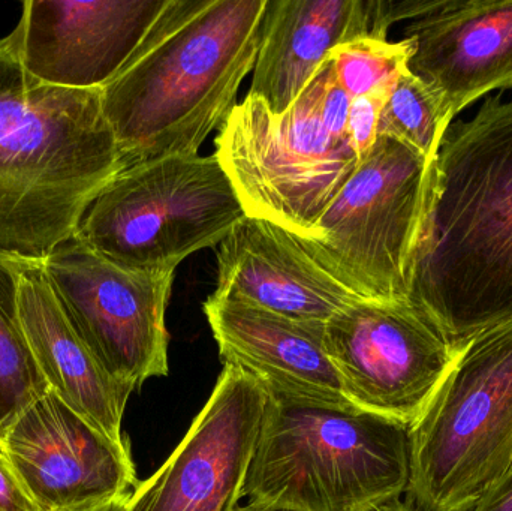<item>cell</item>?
Here are the masks:
<instances>
[{
	"mask_svg": "<svg viewBox=\"0 0 512 511\" xmlns=\"http://www.w3.org/2000/svg\"><path fill=\"white\" fill-rule=\"evenodd\" d=\"M167 5L168 0H30L3 42L42 83L102 90Z\"/></svg>",
	"mask_w": 512,
	"mask_h": 511,
	"instance_id": "cell-13",
	"label": "cell"
},
{
	"mask_svg": "<svg viewBox=\"0 0 512 511\" xmlns=\"http://www.w3.org/2000/svg\"><path fill=\"white\" fill-rule=\"evenodd\" d=\"M132 492L128 494L117 495V497L108 498L104 501H96V503L84 504V506L72 507L62 511H126L129 498Z\"/></svg>",
	"mask_w": 512,
	"mask_h": 511,
	"instance_id": "cell-25",
	"label": "cell"
},
{
	"mask_svg": "<svg viewBox=\"0 0 512 511\" xmlns=\"http://www.w3.org/2000/svg\"><path fill=\"white\" fill-rule=\"evenodd\" d=\"M17 300L24 336L48 389L114 443H128L123 414L137 387L113 377L81 341L57 303L42 263L21 273Z\"/></svg>",
	"mask_w": 512,
	"mask_h": 511,
	"instance_id": "cell-17",
	"label": "cell"
},
{
	"mask_svg": "<svg viewBox=\"0 0 512 511\" xmlns=\"http://www.w3.org/2000/svg\"><path fill=\"white\" fill-rule=\"evenodd\" d=\"M0 449L41 511L108 500L140 483L129 443H114L51 390L18 414Z\"/></svg>",
	"mask_w": 512,
	"mask_h": 511,
	"instance_id": "cell-12",
	"label": "cell"
},
{
	"mask_svg": "<svg viewBox=\"0 0 512 511\" xmlns=\"http://www.w3.org/2000/svg\"><path fill=\"white\" fill-rule=\"evenodd\" d=\"M409 479L408 426L268 396L242 495L264 511H369L406 495Z\"/></svg>",
	"mask_w": 512,
	"mask_h": 511,
	"instance_id": "cell-4",
	"label": "cell"
},
{
	"mask_svg": "<svg viewBox=\"0 0 512 511\" xmlns=\"http://www.w3.org/2000/svg\"><path fill=\"white\" fill-rule=\"evenodd\" d=\"M42 267L66 320L113 377L140 389L168 375L165 312L174 273L122 266L75 237Z\"/></svg>",
	"mask_w": 512,
	"mask_h": 511,
	"instance_id": "cell-10",
	"label": "cell"
},
{
	"mask_svg": "<svg viewBox=\"0 0 512 511\" xmlns=\"http://www.w3.org/2000/svg\"><path fill=\"white\" fill-rule=\"evenodd\" d=\"M237 511H264V510L255 509V507H251V506H245V507H239V509H237Z\"/></svg>",
	"mask_w": 512,
	"mask_h": 511,
	"instance_id": "cell-27",
	"label": "cell"
},
{
	"mask_svg": "<svg viewBox=\"0 0 512 511\" xmlns=\"http://www.w3.org/2000/svg\"><path fill=\"white\" fill-rule=\"evenodd\" d=\"M246 216L215 155L168 156L123 167L93 198L75 239L122 266L174 273Z\"/></svg>",
	"mask_w": 512,
	"mask_h": 511,
	"instance_id": "cell-6",
	"label": "cell"
},
{
	"mask_svg": "<svg viewBox=\"0 0 512 511\" xmlns=\"http://www.w3.org/2000/svg\"><path fill=\"white\" fill-rule=\"evenodd\" d=\"M325 342L346 399L408 428L466 345L448 338L408 299L351 303L325 324Z\"/></svg>",
	"mask_w": 512,
	"mask_h": 511,
	"instance_id": "cell-9",
	"label": "cell"
},
{
	"mask_svg": "<svg viewBox=\"0 0 512 511\" xmlns=\"http://www.w3.org/2000/svg\"><path fill=\"white\" fill-rule=\"evenodd\" d=\"M403 39L406 68L444 96L454 119L487 93L512 89V0H444Z\"/></svg>",
	"mask_w": 512,
	"mask_h": 511,
	"instance_id": "cell-16",
	"label": "cell"
},
{
	"mask_svg": "<svg viewBox=\"0 0 512 511\" xmlns=\"http://www.w3.org/2000/svg\"><path fill=\"white\" fill-rule=\"evenodd\" d=\"M123 167L101 90L36 80L0 39V251L44 263Z\"/></svg>",
	"mask_w": 512,
	"mask_h": 511,
	"instance_id": "cell-3",
	"label": "cell"
},
{
	"mask_svg": "<svg viewBox=\"0 0 512 511\" xmlns=\"http://www.w3.org/2000/svg\"><path fill=\"white\" fill-rule=\"evenodd\" d=\"M319 90L316 72L282 116L248 95L215 138V156L248 216L304 240L360 164L349 141L333 137L322 123Z\"/></svg>",
	"mask_w": 512,
	"mask_h": 511,
	"instance_id": "cell-7",
	"label": "cell"
},
{
	"mask_svg": "<svg viewBox=\"0 0 512 511\" xmlns=\"http://www.w3.org/2000/svg\"><path fill=\"white\" fill-rule=\"evenodd\" d=\"M453 122L444 96L406 69L382 108L379 135L397 138L433 161Z\"/></svg>",
	"mask_w": 512,
	"mask_h": 511,
	"instance_id": "cell-20",
	"label": "cell"
},
{
	"mask_svg": "<svg viewBox=\"0 0 512 511\" xmlns=\"http://www.w3.org/2000/svg\"><path fill=\"white\" fill-rule=\"evenodd\" d=\"M203 309L224 365L251 375L271 398L354 407L328 356L324 323L292 320L216 294Z\"/></svg>",
	"mask_w": 512,
	"mask_h": 511,
	"instance_id": "cell-14",
	"label": "cell"
},
{
	"mask_svg": "<svg viewBox=\"0 0 512 511\" xmlns=\"http://www.w3.org/2000/svg\"><path fill=\"white\" fill-rule=\"evenodd\" d=\"M267 0H168L101 90L123 165L198 155L254 71Z\"/></svg>",
	"mask_w": 512,
	"mask_h": 511,
	"instance_id": "cell-2",
	"label": "cell"
},
{
	"mask_svg": "<svg viewBox=\"0 0 512 511\" xmlns=\"http://www.w3.org/2000/svg\"><path fill=\"white\" fill-rule=\"evenodd\" d=\"M469 511H512V471Z\"/></svg>",
	"mask_w": 512,
	"mask_h": 511,
	"instance_id": "cell-24",
	"label": "cell"
},
{
	"mask_svg": "<svg viewBox=\"0 0 512 511\" xmlns=\"http://www.w3.org/2000/svg\"><path fill=\"white\" fill-rule=\"evenodd\" d=\"M39 261L0 251V440L18 414L48 392L18 314V282Z\"/></svg>",
	"mask_w": 512,
	"mask_h": 511,
	"instance_id": "cell-19",
	"label": "cell"
},
{
	"mask_svg": "<svg viewBox=\"0 0 512 511\" xmlns=\"http://www.w3.org/2000/svg\"><path fill=\"white\" fill-rule=\"evenodd\" d=\"M267 401L261 383L225 365L182 443L138 483L126 511H237Z\"/></svg>",
	"mask_w": 512,
	"mask_h": 511,
	"instance_id": "cell-11",
	"label": "cell"
},
{
	"mask_svg": "<svg viewBox=\"0 0 512 511\" xmlns=\"http://www.w3.org/2000/svg\"><path fill=\"white\" fill-rule=\"evenodd\" d=\"M216 296L251 303L292 320L327 324L357 302L297 234L246 216L218 252Z\"/></svg>",
	"mask_w": 512,
	"mask_h": 511,
	"instance_id": "cell-15",
	"label": "cell"
},
{
	"mask_svg": "<svg viewBox=\"0 0 512 511\" xmlns=\"http://www.w3.org/2000/svg\"><path fill=\"white\" fill-rule=\"evenodd\" d=\"M369 511H426L421 509L420 506L409 500V498H396V500L388 501V503L381 504L375 509Z\"/></svg>",
	"mask_w": 512,
	"mask_h": 511,
	"instance_id": "cell-26",
	"label": "cell"
},
{
	"mask_svg": "<svg viewBox=\"0 0 512 511\" xmlns=\"http://www.w3.org/2000/svg\"><path fill=\"white\" fill-rule=\"evenodd\" d=\"M370 38L369 0H267L248 95L282 116L334 48Z\"/></svg>",
	"mask_w": 512,
	"mask_h": 511,
	"instance_id": "cell-18",
	"label": "cell"
},
{
	"mask_svg": "<svg viewBox=\"0 0 512 511\" xmlns=\"http://www.w3.org/2000/svg\"><path fill=\"white\" fill-rule=\"evenodd\" d=\"M406 498L426 511H469L512 471V323L466 342L409 428Z\"/></svg>",
	"mask_w": 512,
	"mask_h": 511,
	"instance_id": "cell-5",
	"label": "cell"
},
{
	"mask_svg": "<svg viewBox=\"0 0 512 511\" xmlns=\"http://www.w3.org/2000/svg\"><path fill=\"white\" fill-rule=\"evenodd\" d=\"M0 511H41L18 482L0 449Z\"/></svg>",
	"mask_w": 512,
	"mask_h": 511,
	"instance_id": "cell-23",
	"label": "cell"
},
{
	"mask_svg": "<svg viewBox=\"0 0 512 511\" xmlns=\"http://www.w3.org/2000/svg\"><path fill=\"white\" fill-rule=\"evenodd\" d=\"M433 161L397 138L378 135L312 237L303 239L361 299H408Z\"/></svg>",
	"mask_w": 512,
	"mask_h": 511,
	"instance_id": "cell-8",
	"label": "cell"
},
{
	"mask_svg": "<svg viewBox=\"0 0 512 511\" xmlns=\"http://www.w3.org/2000/svg\"><path fill=\"white\" fill-rule=\"evenodd\" d=\"M408 300L454 342L512 323V101L501 93L442 138Z\"/></svg>",
	"mask_w": 512,
	"mask_h": 511,
	"instance_id": "cell-1",
	"label": "cell"
},
{
	"mask_svg": "<svg viewBox=\"0 0 512 511\" xmlns=\"http://www.w3.org/2000/svg\"><path fill=\"white\" fill-rule=\"evenodd\" d=\"M411 45L363 38L334 48L330 54L334 74L352 99L393 89L406 71Z\"/></svg>",
	"mask_w": 512,
	"mask_h": 511,
	"instance_id": "cell-21",
	"label": "cell"
},
{
	"mask_svg": "<svg viewBox=\"0 0 512 511\" xmlns=\"http://www.w3.org/2000/svg\"><path fill=\"white\" fill-rule=\"evenodd\" d=\"M390 92L388 90L352 99L346 122V138L360 161L369 153L378 138L379 119Z\"/></svg>",
	"mask_w": 512,
	"mask_h": 511,
	"instance_id": "cell-22",
	"label": "cell"
}]
</instances>
